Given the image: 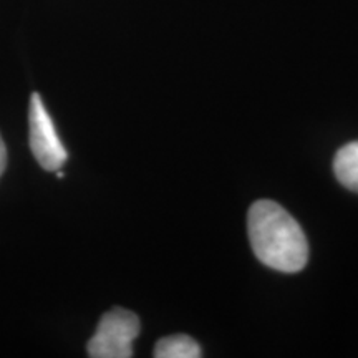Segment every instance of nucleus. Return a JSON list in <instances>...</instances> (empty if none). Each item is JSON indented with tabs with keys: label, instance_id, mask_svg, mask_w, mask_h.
I'll return each instance as SVG.
<instances>
[{
	"label": "nucleus",
	"instance_id": "obj_1",
	"mask_svg": "<svg viewBox=\"0 0 358 358\" xmlns=\"http://www.w3.org/2000/svg\"><path fill=\"white\" fill-rule=\"evenodd\" d=\"M248 231L254 254L267 267L290 274L307 266V237L280 204L262 199L250 206Z\"/></svg>",
	"mask_w": 358,
	"mask_h": 358
},
{
	"label": "nucleus",
	"instance_id": "obj_2",
	"mask_svg": "<svg viewBox=\"0 0 358 358\" xmlns=\"http://www.w3.org/2000/svg\"><path fill=\"white\" fill-rule=\"evenodd\" d=\"M140 319L127 308L115 307L101 317L95 335L88 342L93 358H129L133 342L140 335Z\"/></svg>",
	"mask_w": 358,
	"mask_h": 358
},
{
	"label": "nucleus",
	"instance_id": "obj_3",
	"mask_svg": "<svg viewBox=\"0 0 358 358\" xmlns=\"http://www.w3.org/2000/svg\"><path fill=\"white\" fill-rule=\"evenodd\" d=\"M30 148L37 163L47 171H58L69 159L65 146L58 138L55 124L45 110L42 96L32 93L29 106Z\"/></svg>",
	"mask_w": 358,
	"mask_h": 358
},
{
	"label": "nucleus",
	"instance_id": "obj_4",
	"mask_svg": "<svg viewBox=\"0 0 358 358\" xmlns=\"http://www.w3.org/2000/svg\"><path fill=\"white\" fill-rule=\"evenodd\" d=\"M334 173L338 182L347 189L358 192V141H352L337 151Z\"/></svg>",
	"mask_w": 358,
	"mask_h": 358
},
{
	"label": "nucleus",
	"instance_id": "obj_5",
	"mask_svg": "<svg viewBox=\"0 0 358 358\" xmlns=\"http://www.w3.org/2000/svg\"><path fill=\"white\" fill-rule=\"evenodd\" d=\"M203 355L199 343L189 335H169L155 347L156 358H199Z\"/></svg>",
	"mask_w": 358,
	"mask_h": 358
},
{
	"label": "nucleus",
	"instance_id": "obj_6",
	"mask_svg": "<svg viewBox=\"0 0 358 358\" xmlns=\"http://www.w3.org/2000/svg\"><path fill=\"white\" fill-rule=\"evenodd\" d=\"M6 164H7V150L2 141V136H0V176H2L3 169H6Z\"/></svg>",
	"mask_w": 358,
	"mask_h": 358
}]
</instances>
